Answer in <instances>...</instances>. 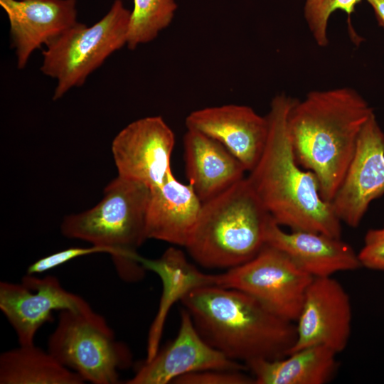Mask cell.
Returning a JSON list of instances; mask_svg holds the SVG:
<instances>
[{
	"label": "cell",
	"instance_id": "10",
	"mask_svg": "<svg viewBox=\"0 0 384 384\" xmlns=\"http://www.w3.org/2000/svg\"><path fill=\"white\" fill-rule=\"evenodd\" d=\"M90 304L65 290L54 276L26 274L21 283L0 282V309L16 332L19 345L34 343L37 331L54 311L82 309Z\"/></svg>",
	"mask_w": 384,
	"mask_h": 384
},
{
	"label": "cell",
	"instance_id": "17",
	"mask_svg": "<svg viewBox=\"0 0 384 384\" xmlns=\"http://www.w3.org/2000/svg\"><path fill=\"white\" fill-rule=\"evenodd\" d=\"M202 204L192 186L178 181L171 171L163 183L150 188L147 239L185 247L196 226Z\"/></svg>",
	"mask_w": 384,
	"mask_h": 384
},
{
	"label": "cell",
	"instance_id": "19",
	"mask_svg": "<svg viewBox=\"0 0 384 384\" xmlns=\"http://www.w3.org/2000/svg\"><path fill=\"white\" fill-rule=\"evenodd\" d=\"M139 263L145 270L156 273L161 282L159 308L151 324L145 360L151 359L159 349L166 318L172 306L194 289L215 284V274H205L192 264L181 250L170 247L156 260L140 255Z\"/></svg>",
	"mask_w": 384,
	"mask_h": 384
},
{
	"label": "cell",
	"instance_id": "26",
	"mask_svg": "<svg viewBox=\"0 0 384 384\" xmlns=\"http://www.w3.org/2000/svg\"><path fill=\"white\" fill-rule=\"evenodd\" d=\"M105 252V250L94 245L87 247H70L43 257L31 264L27 274H37L50 271L77 257L94 253Z\"/></svg>",
	"mask_w": 384,
	"mask_h": 384
},
{
	"label": "cell",
	"instance_id": "22",
	"mask_svg": "<svg viewBox=\"0 0 384 384\" xmlns=\"http://www.w3.org/2000/svg\"><path fill=\"white\" fill-rule=\"evenodd\" d=\"M127 46L134 50L154 40L171 23L177 10L176 0H133Z\"/></svg>",
	"mask_w": 384,
	"mask_h": 384
},
{
	"label": "cell",
	"instance_id": "13",
	"mask_svg": "<svg viewBox=\"0 0 384 384\" xmlns=\"http://www.w3.org/2000/svg\"><path fill=\"white\" fill-rule=\"evenodd\" d=\"M179 324L176 338L159 348L151 359L139 365L127 384H167L193 372L247 370L245 364L228 358L209 345L184 308L181 310Z\"/></svg>",
	"mask_w": 384,
	"mask_h": 384
},
{
	"label": "cell",
	"instance_id": "23",
	"mask_svg": "<svg viewBox=\"0 0 384 384\" xmlns=\"http://www.w3.org/2000/svg\"><path fill=\"white\" fill-rule=\"evenodd\" d=\"M362 0H305L304 16L316 43L320 47L329 44L328 24L331 14L341 10L351 15Z\"/></svg>",
	"mask_w": 384,
	"mask_h": 384
},
{
	"label": "cell",
	"instance_id": "5",
	"mask_svg": "<svg viewBox=\"0 0 384 384\" xmlns=\"http://www.w3.org/2000/svg\"><path fill=\"white\" fill-rule=\"evenodd\" d=\"M149 195L146 185L117 176L106 186L95 206L64 218L61 233L104 249L122 279L138 280L145 271L137 260V250L147 240Z\"/></svg>",
	"mask_w": 384,
	"mask_h": 384
},
{
	"label": "cell",
	"instance_id": "20",
	"mask_svg": "<svg viewBox=\"0 0 384 384\" xmlns=\"http://www.w3.org/2000/svg\"><path fill=\"white\" fill-rule=\"evenodd\" d=\"M338 353L324 346L302 348L274 360L246 364L255 384H325L336 373Z\"/></svg>",
	"mask_w": 384,
	"mask_h": 384
},
{
	"label": "cell",
	"instance_id": "9",
	"mask_svg": "<svg viewBox=\"0 0 384 384\" xmlns=\"http://www.w3.org/2000/svg\"><path fill=\"white\" fill-rule=\"evenodd\" d=\"M175 134L160 116L137 119L123 128L112 142L118 176L149 188L160 186L171 171Z\"/></svg>",
	"mask_w": 384,
	"mask_h": 384
},
{
	"label": "cell",
	"instance_id": "4",
	"mask_svg": "<svg viewBox=\"0 0 384 384\" xmlns=\"http://www.w3.org/2000/svg\"><path fill=\"white\" fill-rule=\"evenodd\" d=\"M272 219L245 177L203 203L185 248L204 268H234L252 259L264 247Z\"/></svg>",
	"mask_w": 384,
	"mask_h": 384
},
{
	"label": "cell",
	"instance_id": "7",
	"mask_svg": "<svg viewBox=\"0 0 384 384\" xmlns=\"http://www.w3.org/2000/svg\"><path fill=\"white\" fill-rule=\"evenodd\" d=\"M130 15L122 0H114L95 24L78 22L45 46L41 71L57 81L53 100L82 86L109 56L127 46Z\"/></svg>",
	"mask_w": 384,
	"mask_h": 384
},
{
	"label": "cell",
	"instance_id": "12",
	"mask_svg": "<svg viewBox=\"0 0 384 384\" xmlns=\"http://www.w3.org/2000/svg\"><path fill=\"white\" fill-rule=\"evenodd\" d=\"M295 324L297 338L289 353L314 346L338 354L344 351L351 333L352 306L342 284L332 276L314 277Z\"/></svg>",
	"mask_w": 384,
	"mask_h": 384
},
{
	"label": "cell",
	"instance_id": "18",
	"mask_svg": "<svg viewBox=\"0 0 384 384\" xmlns=\"http://www.w3.org/2000/svg\"><path fill=\"white\" fill-rule=\"evenodd\" d=\"M183 148L188 183L202 203L245 178L247 171L242 163L223 144L208 136L187 129Z\"/></svg>",
	"mask_w": 384,
	"mask_h": 384
},
{
	"label": "cell",
	"instance_id": "6",
	"mask_svg": "<svg viewBox=\"0 0 384 384\" xmlns=\"http://www.w3.org/2000/svg\"><path fill=\"white\" fill-rule=\"evenodd\" d=\"M47 350L65 367L93 384H117L132 364L128 346L91 306L60 311Z\"/></svg>",
	"mask_w": 384,
	"mask_h": 384
},
{
	"label": "cell",
	"instance_id": "21",
	"mask_svg": "<svg viewBox=\"0 0 384 384\" xmlns=\"http://www.w3.org/2000/svg\"><path fill=\"white\" fill-rule=\"evenodd\" d=\"M81 377L48 350L19 345L0 355V384H82Z\"/></svg>",
	"mask_w": 384,
	"mask_h": 384
},
{
	"label": "cell",
	"instance_id": "11",
	"mask_svg": "<svg viewBox=\"0 0 384 384\" xmlns=\"http://www.w3.org/2000/svg\"><path fill=\"white\" fill-rule=\"evenodd\" d=\"M384 194V132L373 113L363 127L343 181L331 201L341 223L359 225L370 203Z\"/></svg>",
	"mask_w": 384,
	"mask_h": 384
},
{
	"label": "cell",
	"instance_id": "24",
	"mask_svg": "<svg viewBox=\"0 0 384 384\" xmlns=\"http://www.w3.org/2000/svg\"><path fill=\"white\" fill-rule=\"evenodd\" d=\"M243 370H207L190 373L177 378L175 384H255L252 375Z\"/></svg>",
	"mask_w": 384,
	"mask_h": 384
},
{
	"label": "cell",
	"instance_id": "1",
	"mask_svg": "<svg viewBox=\"0 0 384 384\" xmlns=\"http://www.w3.org/2000/svg\"><path fill=\"white\" fill-rule=\"evenodd\" d=\"M293 100L284 93L272 100L266 115L267 142L260 159L246 178L280 226L341 238L342 223L331 203L321 197L317 177L296 160L288 129V114Z\"/></svg>",
	"mask_w": 384,
	"mask_h": 384
},
{
	"label": "cell",
	"instance_id": "2",
	"mask_svg": "<svg viewBox=\"0 0 384 384\" xmlns=\"http://www.w3.org/2000/svg\"><path fill=\"white\" fill-rule=\"evenodd\" d=\"M354 89L314 90L294 99L288 129L297 163L318 178L324 200L331 203L354 154L365 123L373 114Z\"/></svg>",
	"mask_w": 384,
	"mask_h": 384
},
{
	"label": "cell",
	"instance_id": "16",
	"mask_svg": "<svg viewBox=\"0 0 384 384\" xmlns=\"http://www.w3.org/2000/svg\"><path fill=\"white\" fill-rule=\"evenodd\" d=\"M266 245L284 253L313 277L362 267L358 252L341 238L306 230L285 232L273 218L267 228Z\"/></svg>",
	"mask_w": 384,
	"mask_h": 384
},
{
	"label": "cell",
	"instance_id": "15",
	"mask_svg": "<svg viewBox=\"0 0 384 384\" xmlns=\"http://www.w3.org/2000/svg\"><path fill=\"white\" fill-rule=\"evenodd\" d=\"M0 5L8 17L18 69L36 49L78 23L77 0H0Z\"/></svg>",
	"mask_w": 384,
	"mask_h": 384
},
{
	"label": "cell",
	"instance_id": "25",
	"mask_svg": "<svg viewBox=\"0 0 384 384\" xmlns=\"http://www.w3.org/2000/svg\"><path fill=\"white\" fill-rule=\"evenodd\" d=\"M358 255L362 267L384 272V225L368 230Z\"/></svg>",
	"mask_w": 384,
	"mask_h": 384
},
{
	"label": "cell",
	"instance_id": "8",
	"mask_svg": "<svg viewBox=\"0 0 384 384\" xmlns=\"http://www.w3.org/2000/svg\"><path fill=\"white\" fill-rule=\"evenodd\" d=\"M313 277L265 245L247 262L215 274V284L250 295L277 316L296 322Z\"/></svg>",
	"mask_w": 384,
	"mask_h": 384
},
{
	"label": "cell",
	"instance_id": "27",
	"mask_svg": "<svg viewBox=\"0 0 384 384\" xmlns=\"http://www.w3.org/2000/svg\"><path fill=\"white\" fill-rule=\"evenodd\" d=\"M374 11L380 26L384 28V0H366Z\"/></svg>",
	"mask_w": 384,
	"mask_h": 384
},
{
	"label": "cell",
	"instance_id": "3",
	"mask_svg": "<svg viewBox=\"0 0 384 384\" xmlns=\"http://www.w3.org/2000/svg\"><path fill=\"white\" fill-rule=\"evenodd\" d=\"M181 302L209 345L245 365L284 358L296 341L294 322L240 290L206 285L191 291Z\"/></svg>",
	"mask_w": 384,
	"mask_h": 384
},
{
	"label": "cell",
	"instance_id": "14",
	"mask_svg": "<svg viewBox=\"0 0 384 384\" xmlns=\"http://www.w3.org/2000/svg\"><path fill=\"white\" fill-rule=\"evenodd\" d=\"M187 129L199 132L223 144L251 171L260 159L268 135V120L241 105L208 107L191 112Z\"/></svg>",
	"mask_w": 384,
	"mask_h": 384
}]
</instances>
